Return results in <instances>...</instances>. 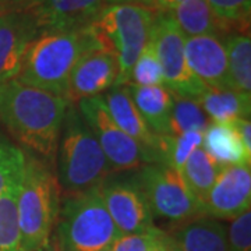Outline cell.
Masks as SVG:
<instances>
[{
  "label": "cell",
  "instance_id": "obj_1",
  "mask_svg": "<svg viewBox=\"0 0 251 251\" xmlns=\"http://www.w3.org/2000/svg\"><path fill=\"white\" fill-rule=\"evenodd\" d=\"M67 99L18 80L0 84V125L11 138L54 166V156L69 108Z\"/></svg>",
  "mask_w": 251,
  "mask_h": 251
},
{
  "label": "cell",
  "instance_id": "obj_2",
  "mask_svg": "<svg viewBox=\"0 0 251 251\" xmlns=\"http://www.w3.org/2000/svg\"><path fill=\"white\" fill-rule=\"evenodd\" d=\"M94 49H103L91 28L44 32L28 46L17 78L20 82L64 97L73 69Z\"/></svg>",
  "mask_w": 251,
  "mask_h": 251
},
{
  "label": "cell",
  "instance_id": "obj_3",
  "mask_svg": "<svg viewBox=\"0 0 251 251\" xmlns=\"http://www.w3.org/2000/svg\"><path fill=\"white\" fill-rule=\"evenodd\" d=\"M113 172L78 109L69 105L54 156V173L62 196L99 187Z\"/></svg>",
  "mask_w": 251,
  "mask_h": 251
},
{
  "label": "cell",
  "instance_id": "obj_4",
  "mask_svg": "<svg viewBox=\"0 0 251 251\" xmlns=\"http://www.w3.org/2000/svg\"><path fill=\"white\" fill-rule=\"evenodd\" d=\"M25 152L18 194V222L23 251H38L53 239L60 211L62 190L54 166Z\"/></svg>",
  "mask_w": 251,
  "mask_h": 251
},
{
  "label": "cell",
  "instance_id": "obj_5",
  "mask_svg": "<svg viewBox=\"0 0 251 251\" xmlns=\"http://www.w3.org/2000/svg\"><path fill=\"white\" fill-rule=\"evenodd\" d=\"M99 187L62 196L54 237L59 251H102L120 236Z\"/></svg>",
  "mask_w": 251,
  "mask_h": 251
},
{
  "label": "cell",
  "instance_id": "obj_6",
  "mask_svg": "<svg viewBox=\"0 0 251 251\" xmlns=\"http://www.w3.org/2000/svg\"><path fill=\"white\" fill-rule=\"evenodd\" d=\"M155 11L138 4H106L90 25L100 46L116 56L119 75L115 87L128 84L135 62L150 39Z\"/></svg>",
  "mask_w": 251,
  "mask_h": 251
},
{
  "label": "cell",
  "instance_id": "obj_7",
  "mask_svg": "<svg viewBox=\"0 0 251 251\" xmlns=\"http://www.w3.org/2000/svg\"><path fill=\"white\" fill-rule=\"evenodd\" d=\"M184 41L186 36L171 11H155L150 42L161 64L163 85L177 97L198 99L208 88L188 67Z\"/></svg>",
  "mask_w": 251,
  "mask_h": 251
},
{
  "label": "cell",
  "instance_id": "obj_8",
  "mask_svg": "<svg viewBox=\"0 0 251 251\" xmlns=\"http://www.w3.org/2000/svg\"><path fill=\"white\" fill-rule=\"evenodd\" d=\"M78 112L95 135L113 171H131L140 169L144 165L159 163L152 151L126 134L113 122L102 95L81 99Z\"/></svg>",
  "mask_w": 251,
  "mask_h": 251
},
{
  "label": "cell",
  "instance_id": "obj_9",
  "mask_svg": "<svg viewBox=\"0 0 251 251\" xmlns=\"http://www.w3.org/2000/svg\"><path fill=\"white\" fill-rule=\"evenodd\" d=\"M143 188L153 216L180 225L201 215V206L190 194L179 172L165 163H150L134 176Z\"/></svg>",
  "mask_w": 251,
  "mask_h": 251
},
{
  "label": "cell",
  "instance_id": "obj_10",
  "mask_svg": "<svg viewBox=\"0 0 251 251\" xmlns=\"http://www.w3.org/2000/svg\"><path fill=\"white\" fill-rule=\"evenodd\" d=\"M103 198L112 221L120 234L144 232L153 226V214L143 188L133 179L112 180L100 184Z\"/></svg>",
  "mask_w": 251,
  "mask_h": 251
},
{
  "label": "cell",
  "instance_id": "obj_11",
  "mask_svg": "<svg viewBox=\"0 0 251 251\" xmlns=\"http://www.w3.org/2000/svg\"><path fill=\"white\" fill-rule=\"evenodd\" d=\"M105 6V0H31L17 9L29 14L39 35L88 28Z\"/></svg>",
  "mask_w": 251,
  "mask_h": 251
},
{
  "label": "cell",
  "instance_id": "obj_12",
  "mask_svg": "<svg viewBox=\"0 0 251 251\" xmlns=\"http://www.w3.org/2000/svg\"><path fill=\"white\" fill-rule=\"evenodd\" d=\"M250 166H224L201 206V215L233 221L250 211Z\"/></svg>",
  "mask_w": 251,
  "mask_h": 251
},
{
  "label": "cell",
  "instance_id": "obj_13",
  "mask_svg": "<svg viewBox=\"0 0 251 251\" xmlns=\"http://www.w3.org/2000/svg\"><path fill=\"white\" fill-rule=\"evenodd\" d=\"M119 75L117 59L106 49H94L81 57L73 69L64 98L70 105L81 99L102 95L115 87Z\"/></svg>",
  "mask_w": 251,
  "mask_h": 251
},
{
  "label": "cell",
  "instance_id": "obj_14",
  "mask_svg": "<svg viewBox=\"0 0 251 251\" xmlns=\"http://www.w3.org/2000/svg\"><path fill=\"white\" fill-rule=\"evenodd\" d=\"M186 60L191 73L206 88H232L229 77L227 54L221 36H190L184 41Z\"/></svg>",
  "mask_w": 251,
  "mask_h": 251
},
{
  "label": "cell",
  "instance_id": "obj_15",
  "mask_svg": "<svg viewBox=\"0 0 251 251\" xmlns=\"http://www.w3.org/2000/svg\"><path fill=\"white\" fill-rule=\"evenodd\" d=\"M36 35L38 29L27 11L0 13V84L17 78L28 46Z\"/></svg>",
  "mask_w": 251,
  "mask_h": 251
},
{
  "label": "cell",
  "instance_id": "obj_16",
  "mask_svg": "<svg viewBox=\"0 0 251 251\" xmlns=\"http://www.w3.org/2000/svg\"><path fill=\"white\" fill-rule=\"evenodd\" d=\"M103 102L106 105L109 115L126 134H128L133 140L141 144L147 150L152 151L156 156V141L158 135H153L148 126L145 125L144 119L140 115L138 109L134 105L131 95L126 85L113 87L102 95ZM159 159V156H158Z\"/></svg>",
  "mask_w": 251,
  "mask_h": 251
},
{
  "label": "cell",
  "instance_id": "obj_17",
  "mask_svg": "<svg viewBox=\"0 0 251 251\" xmlns=\"http://www.w3.org/2000/svg\"><path fill=\"white\" fill-rule=\"evenodd\" d=\"M134 105L153 135H171L173 94L165 85H126Z\"/></svg>",
  "mask_w": 251,
  "mask_h": 251
},
{
  "label": "cell",
  "instance_id": "obj_18",
  "mask_svg": "<svg viewBox=\"0 0 251 251\" xmlns=\"http://www.w3.org/2000/svg\"><path fill=\"white\" fill-rule=\"evenodd\" d=\"M202 145L212 161L224 166H250L251 155L243 147L233 122L211 123L202 135Z\"/></svg>",
  "mask_w": 251,
  "mask_h": 251
},
{
  "label": "cell",
  "instance_id": "obj_19",
  "mask_svg": "<svg viewBox=\"0 0 251 251\" xmlns=\"http://www.w3.org/2000/svg\"><path fill=\"white\" fill-rule=\"evenodd\" d=\"M172 236L181 251H227V227L214 218L198 216L177 225Z\"/></svg>",
  "mask_w": 251,
  "mask_h": 251
},
{
  "label": "cell",
  "instance_id": "obj_20",
  "mask_svg": "<svg viewBox=\"0 0 251 251\" xmlns=\"http://www.w3.org/2000/svg\"><path fill=\"white\" fill-rule=\"evenodd\" d=\"M212 123H226L237 119H250L251 94L242 91L208 90L197 99Z\"/></svg>",
  "mask_w": 251,
  "mask_h": 251
},
{
  "label": "cell",
  "instance_id": "obj_21",
  "mask_svg": "<svg viewBox=\"0 0 251 251\" xmlns=\"http://www.w3.org/2000/svg\"><path fill=\"white\" fill-rule=\"evenodd\" d=\"M171 13L186 38L201 35L219 36L221 32H224L206 0H184Z\"/></svg>",
  "mask_w": 251,
  "mask_h": 251
},
{
  "label": "cell",
  "instance_id": "obj_22",
  "mask_svg": "<svg viewBox=\"0 0 251 251\" xmlns=\"http://www.w3.org/2000/svg\"><path fill=\"white\" fill-rule=\"evenodd\" d=\"M221 169L222 168L216 162L212 161V158L202 148H197L184 163L183 169L180 172V176L190 194L197 201L200 206H202L204 204Z\"/></svg>",
  "mask_w": 251,
  "mask_h": 251
},
{
  "label": "cell",
  "instance_id": "obj_23",
  "mask_svg": "<svg viewBox=\"0 0 251 251\" xmlns=\"http://www.w3.org/2000/svg\"><path fill=\"white\" fill-rule=\"evenodd\" d=\"M21 176L0 194V251H23L18 222V194Z\"/></svg>",
  "mask_w": 251,
  "mask_h": 251
},
{
  "label": "cell",
  "instance_id": "obj_24",
  "mask_svg": "<svg viewBox=\"0 0 251 251\" xmlns=\"http://www.w3.org/2000/svg\"><path fill=\"white\" fill-rule=\"evenodd\" d=\"M229 77L234 90L251 94V38L249 34H232L225 41Z\"/></svg>",
  "mask_w": 251,
  "mask_h": 251
},
{
  "label": "cell",
  "instance_id": "obj_25",
  "mask_svg": "<svg viewBox=\"0 0 251 251\" xmlns=\"http://www.w3.org/2000/svg\"><path fill=\"white\" fill-rule=\"evenodd\" d=\"M209 125V119L197 99L181 98L173 94L171 135H180L187 131L204 133Z\"/></svg>",
  "mask_w": 251,
  "mask_h": 251
},
{
  "label": "cell",
  "instance_id": "obj_26",
  "mask_svg": "<svg viewBox=\"0 0 251 251\" xmlns=\"http://www.w3.org/2000/svg\"><path fill=\"white\" fill-rule=\"evenodd\" d=\"M224 32H250L251 0H206Z\"/></svg>",
  "mask_w": 251,
  "mask_h": 251
},
{
  "label": "cell",
  "instance_id": "obj_27",
  "mask_svg": "<svg viewBox=\"0 0 251 251\" xmlns=\"http://www.w3.org/2000/svg\"><path fill=\"white\" fill-rule=\"evenodd\" d=\"M25 152L14 143L0 125V194L14 179L23 175Z\"/></svg>",
  "mask_w": 251,
  "mask_h": 251
},
{
  "label": "cell",
  "instance_id": "obj_28",
  "mask_svg": "<svg viewBox=\"0 0 251 251\" xmlns=\"http://www.w3.org/2000/svg\"><path fill=\"white\" fill-rule=\"evenodd\" d=\"M128 85H135V87L163 85L161 64H159L155 49H153L152 44L150 42V39L131 70Z\"/></svg>",
  "mask_w": 251,
  "mask_h": 251
},
{
  "label": "cell",
  "instance_id": "obj_29",
  "mask_svg": "<svg viewBox=\"0 0 251 251\" xmlns=\"http://www.w3.org/2000/svg\"><path fill=\"white\" fill-rule=\"evenodd\" d=\"M227 251H251V212L232 221L227 229Z\"/></svg>",
  "mask_w": 251,
  "mask_h": 251
},
{
  "label": "cell",
  "instance_id": "obj_30",
  "mask_svg": "<svg viewBox=\"0 0 251 251\" xmlns=\"http://www.w3.org/2000/svg\"><path fill=\"white\" fill-rule=\"evenodd\" d=\"M159 227H150L144 232L131 234H120L110 246L112 251H150L159 233Z\"/></svg>",
  "mask_w": 251,
  "mask_h": 251
},
{
  "label": "cell",
  "instance_id": "obj_31",
  "mask_svg": "<svg viewBox=\"0 0 251 251\" xmlns=\"http://www.w3.org/2000/svg\"><path fill=\"white\" fill-rule=\"evenodd\" d=\"M150 251H181L180 250L179 243L176 242V239L171 233L159 230V233L156 236L155 242L152 244V249Z\"/></svg>",
  "mask_w": 251,
  "mask_h": 251
},
{
  "label": "cell",
  "instance_id": "obj_32",
  "mask_svg": "<svg viewBox=\"0 0 251 251\" xmlns=\"http://www.w3.org/2000/svg\"><path fill=\"white\" fill-rule=\"evenodd\" d=\"M233 125L237 130V134L242 140L243 147L251 155V123L250 119H237L233 120Z\"/></svg>",
  "mask_w": 251,
  "mask_h": 251
},
{
  "label": "cell",
  "instance_id": "obj_33",
  "mask_svg": "<svg viewBox=\"0 0 251 251\" xmlns=\"http://www.w3.org/2000/svg\"><path fill=\"white\" fill-rule=\"evenodd\" d=\"M158 0H106V4H138L156 10Z\"/></svg>",
  "mask_w": 251,
  "mask_h": 251
},
{
  "label": "cell",
  "instance_id": "obj_34",
  "mask_svg": "<svg viewBox=\"0 0 251 251\" xmlns=\"http://www.w3.org/2000/svg\"><path fill=\"white\" fill-rule=\"evenodd\" d=\"M38 251H59V249H57V244H56V240H50L49 242V244H46L44 249H41V250Z\"/></svg>",
  "mask_w": 251,
  "mask_h": 251
},
{
  "label": "cell",
  "instance_id": "obj_35",
  "mask_svg": "<svg viewBox=\"0 0 251 251\" xmlns=\"http://www.w3.org/2000/svg\"><path fill=\"white\" fill-rule=\"evenodd\" d=\"M9 3H13V4H16L17 7H23L24 4H27L28 1H31V0H7Z\"/></svg>",
  "mask_w": 251,
  "mask_h": 251
},
{
  "label": "cell",
  "instance_id": "obj_36",
  "mask_svg": "<svg viewBox=\"0 0 251 251\" xmlns=\"http://www.w3.org/2000/svg\"><path fill=\"white\" fill-rule=\"evenodd\" d=\"M102 251H112V250H110V247H109V249H105V250H102Z\"/></svg>",
  "mask_w": 251,
  "mask_h": 251
},
{
  "label": "cell",
  "instance_id": "obj_37",
  "mask_svg": "<svg viewBox=\"0 0 251 251\" xmlns=\"http://www.w3.org/2000/svg\"><path fill=\"white\" fill-rule=\"evenodd\" d=\"M1 1H7V0H0V3H1Z\"/></svg>",
  "mask_w": 251,
  "mask_h": 251
},
{
  "label": "cell",
  "instance_id": "obj_38",
  "mask_svg": "<svg viewBox=\"0 0 251 251\" xmlns=\"http://www.w3.org/2000/svg\"><path fill=\"white\" fill-rule=\"evenodd\" d=\"M105 1H106V0H105Z\"/></svg>",
  "mask_w": 251,
  "mask_h": 251
}]
</instances>
